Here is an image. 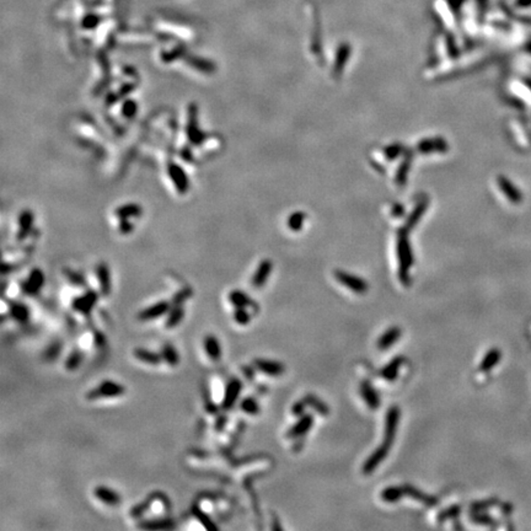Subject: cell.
<instances>
[{"mask_svg":"<svg viewBox=\"0 0 531 531\" xmlns=\"http://www.w3.org/2000/svg\"><path fill=\"white\" fill-rule=\"evenodd\" d=\"M124 392H126V389L119 382L113 381V380H104L95 389L88 391L86 397H88V400L114 398V397H119L124 395Z\"/></svg>","mask_w":531,"mask_h":531,"instance_id":"cell-1","label":"cell"},{"mask_svg":"<svg viewBox=\"0 0 531 531\" xmlns=\"http://www.w3.org/2000/svg\"><path fill=\"white\" fill-rule=\"evenodd\" d=\"M97 300H99V294L94 290H88L86 293H84L83 295L76 296V298L71 301V308H73L74 311L85 315V316H88V315L91 314L92 310H94Z\"/></svg>","mask_w":531,"mask_h":531,"instance_id":"cell-2","label":"cell"},{"mask_svg":"<svg viewBox=\"0 0 531 531\" xmlns=\"http://www.w3.org/2000/svg\"><path fill=\"white\" fill-rule=\"evenodd\" d=\"M334 277H336V279L342 284V286L351 289V290L354 291V293L363 294L368 290V288H369V286H368V283L364 281V279L359 278V277L352 276V274L347 273V272L336 271L334 272Z\"/></svg>","mask_w":531,"mask_h":531,"instance_id":"cell-3","label":"cell"},{"mask_svg":"<svg viewBox=\"0 0 531 531\" xmlns=\"http://www.w3.org/2000/svg\"><path fill=\"white\" fill-rule=\"evenodd\" d=\"M398 420H400V408L397 406L390 408L387 411L386 420H385V434L384 442L385 444L391 446L394 442L395 437H396V430L398 427Z\"/></svg>","mask_w":531,"mask_h":531,"instance_id":"cell-4","label":"cell"},{"mask_svg":"<svg viewBox=\"0 0 531 531\" xmlns=\"http://www.w3.org/2000/svg\"><path fill=\"white\" fill-rule=\"evenodd\" d=\"M241 391H243V382H241L240 379L233 377V379L229 380L225 387V392H224L221 407L224 410H231L235 406L236 401L239 400Z\"/></svg>","mask_w":531,"mask_h":531,"instance_id":"cell-5","label":"cell"},{"mask_svg":"<svg viewBox=\"0 0 531 531\" xmlns=\"http://www.w3.org/2000/svg\"><path fill=\"white\" fill-rule=\"evenodd\" d=\"M398 261H400V279L403 284H408V268L412 263V253H411L410 246L407 241H400L398 243Z\"/></svg>","mask_w":531,"mask_h":531,"instance_id":"cell-6","label":"cell"},{"mask_svg":"<svg viewBox=\"0 0 531 531\" xmlns=\"http://www.w3.org/2000/svg\"><path fill=\"white\" fill-rule=\"evenodd\" d=\"M171 309V304L166 300H161L159 303L153 304L149 308H145L144 310L138 314V319L140 321H152V320L159 319L166 315Z\"/></svg>","mask_w":531,"mask_h":531,"instance_id":"cell-7","label":"cell"},{"mask_svg":"<svg viewBox=\"0 0 531 531\" xmlns=\"http://www.w3.org/2000/svg\"><path fill=\"white\" fill-rule=\"evenodd\" d=\"M43 284H44V274L41 269L35 268L23 283L22 290L28 296H35L42 290Z\"/></svg>","mask_w":531,"mask_h":531,"instance_id":"cell-8","label":"cell"},{"mask_svg":"<svg viewBox=\"0 0 531 531\" xmlns=\"http://www.w3.org/2000/svg\"><path fill=\"white\" fill-rule=\"evenodd\" d=\"M390 448H391V446L382 442L381 445L367 459L365 464L363 465V473H364V475H370V473L381 464V461L386 459L387 454H389L390 451Z\"/></svg>","mask_w":531,"mask_h":531,"instance_id":"cell-9","label":"cell"},{"mask_svg":"<svg viewBox=\"0 0 531 531\" xmlns=\"http://www.w3.org/2000/svg\"><path fill=\"white\" fill-rule=\"evenodd\" d=\"M94 496L101 503L109 507H116L121 503V496L114 489L110 488L107 486H97L94 489Z\"/></svg>","mask_w":531,"mask_h":531,"instance_id":"cell-10","label":"cell"},{"mask_svg":"<svg viewBox=\"0 0 531 531\" xmlns=\"http://www.w3.org/2000/svg\"><path fill=\"white\" fill-rule=\"evenodd\" d=\"M253 364H255V367L257 368L261 373H263L265 375H268V376H281L284 373V370H286L284 365L282 364V363L276 362V360L258 358V359H255Z\"/></svg>","mask_w":531,"mask_h":531,"instance_id":"cell-11","label":"cell"},{"mask_svg":"<svg viewBox=\"0 0 531 531\" xmlns=\"http://www.w3.org/2000/svg\"><path fill=\"white\" fill-rule=\"evenodd\" d=\"M203 348H204L205 354L207 357L209 358L213 362H218L220 360L221 355H223V349L220 346V342L214 334H207L203 339Z\"/></svg>","mask_w":531,"mask_h":531,"instance_id":"cell-12","label":"cell"},{"mask_svg":"<svg viewBox=\"0 0 531 531\" xmlns=\"http://www.w3.org/2000/svg\"><path fill=\"white\" fill-rule=\"evenodd\" d=\"M402 488H403V493H405V496L411 497V498L416 499V501H418L420 503L424 504V506L435 507L438 504V499L437 498L429 496V494L423 493L422 491L417 489L416 487H413V486L403 485Z\"/></svg>","mask_w":531,"mask_h":531,"instance_id":"cell-13","label":"cell"},{"mask_svg":"<svg viewBox=\"0 0 531 531\" xmlns=\"http://www.w3.org/2000/svg\"><path fill=\"white\" fill-rule=\"evenodd\" d=\"M314 424V417L311 415H305L298 420V423L293 425L287 433L288 438H299L301 435H305L309 430L311 429Z\"/></svg>","mask_w":531,"mask_h":531,"instance_id":"cell-14","label":"cell"},{"mask_svg":"<svg viewBox=\"0 0 531 531\" xmlns=\"http://www.w3.org/2000/svg\"><path fill=\"white\" fill-rule=\"evenodd\" d=\"M403 362H405V358L402 357H396L381 369L380 372V376L382 377L386 381H395V380L398 377V372H400V368L402 367Z\"/></svg>","mask_w":531,"mask_h":531,"instance_id":"cell-15","label":"cell"},{"mask_svg":"<svg viewBox=\"0 0 531 531\" xmlns=\"http://www.w3.org/2000/svg\"><path fill=\"white\" fill-rule=\"evenodd\" d=\"M272 271V262L268 260H265L260 263L257 271L255 272L252 278V286L255 288H262L265 283L268 279L269 274Z\"/></svg>","mask_w":531,"mask_h":531,"instance_id":"cell-16","label":"cell"},{"mask_svg":"<svg viewBox=\"0 0 531 531\" xmlns=\"http://www.w3.org/2000/svg\"><path fill=\"white\" fill-rule=\"evenodd\" d=\"M360 392H362L363 398L367 402L368 407L372 410H376L380 406V397L377 395L376 390L369 384V381H363L360 385Z\"/></svg>","mask_w":531,"mask_h":531,"instance_id":"cell-17","label":"cell"},{"mask_svg":"<svg viewBox=\"0 0 531 531\" xmlns=\"http://www.w3.org/2000/svg\"><path fill=\"white\" fill-rule=\"evenodd\" d=\"M133 355H134L138 360L149 365H159L160 363L162 362L161 354L149 351V349L147 348H142V347L135 348L134 351H133Z\"/></svg>","mask_w":531,"mask_h":531,"instance_id":"cell-18","label":"cell"},{"mask_svg":"<svg viewBox=\"0 0 531 531\" xmlns=\"http://www.w3.org/2000/svg\"><path fill=\"white\" fill-rule=\"evenodd\" d=\"M401 333H402V332H401L400 327L395 326L389 329L380 337L379 341H377V348H379L380 351H386V349H389L390 347H392L398 341V338L401 337Z\"/></svg>","mask_w":531,"mask_h":531,"instance_id":"cell-19","label":"cell"},{"mask_svg":"<svg viewBox=\"0 0 531 531\" xmlns=\"http://www.w3.org/2000/svg\"><path fill=\"white\" fill-rule=\"evenodd\" d=\"M229 301L235 308H253L257 309V304L243 290H233L229 294Z\"/></svg>","mask_w":531,"mask_h":531,"instance_id":"cell-20","label":"cell"},{"mask_svg":"<svg viewBox=\"0 0 531 531\" xmlns=\"http://www.w3.org/2000/svg\"><path fill=\"white\" fill-rule=\"evenodd\" d=\"M97 273V279H99L100 283V290H101L102 295L107 296L111 293V276H110V269L106 265L101 263L100 266H97L96 269Z\"/></svg>","mask_w":531,"mask_h":531,"instance_id":"cell-21","label":"cell"},{"mask_svg":"<svg viewBox=\"0 0 531 531\" xmlns=\"http://www.w3.org/2000/svg\"><path fill=\"white\" fill-rule=\"evenodd\" d=\"M185 317V310L181 305H174V308L170 309L167 312L166 320H165V329L172 330L181 324V321Z\"/></svg>","mask_w":531,"mask_h":531,"instance_id":"cell-22","label":"cell"},{"mask_svg":"<svg viewBox=\"0 0 531 531\" xmlns=\"http://www.w3.org/2000/svg\"><path fill=\"white\" fill-rule=\"evenodd\" d=\"M174 526L175 521L172 519H153V520H144L139 524V528L144 530H167Z\"/></svg>","mask_w":531,"mask_h":531,"instance_id":"cell-23","label":"cell"},{"mask_svg":"<svg viewBox=\"0 0 531 531\" xmlns=\"http://www.w3.org/2000/svg\"><path fill=\"white\" fill-rule=\"evenodd\" d=\"M10 316L19 324H25L30 319V309L22 303H14L10 308Z\"/></svg>","mask_w":531,"mask_h":531,"instance_id":"cell-24","label":"cell"},{"mask_svg":"<svg viewBox=\"0 0 531 531\" xmlns=\"http://www.w3.org/2000/svg\"><path fill=\"white\" fill-rule=\"evenodd\" d=\"M160 354H161L162 360L169 365H171V367H176L180 363V354L171 343H165L162 346Z\"/></svg>","mask_w":531,"mask_h":531,"instance_id":"cell-25","label":"cell"},{"mask_svg":"<svg viewBox=\"0 0 531 531\" xmlns=\"http://www.w3.org/2000/svg\"><path fill=\"white\" fill-rule=\"evenodd\" d=\"M304 401H305V403L309 406V407L314 408V410L316 411L317 413H320L321 416H327L330 413L329 406H327L324 401L320 400L319 397L314 396V395H311V394L306 395V396L304 397Z\"/></svg>","mask_w":531,"mask_h":531,"instance_id":"cell-26","label":"cell"},{"mask_svg":"<svg viewBox=\"0 0 531 531\" xmlns=\"http://www.w3.org/2000/svg\"><path fill=\"white\" fill-rule=\"evenodd\" d=\"M405 496L403 493L402 486L401 487H396V486H390L387 488H385L381 492V499L386 503H396L397 501H400L402 497Z\"/></svg>","mask_w":531,"mask_h":531,"instance_id":"cell-27","label":"cell"},{"mask_svg":"<svg viewBox=\"0 0 531 531\" xmlns=\"http://www.w3.org/2000/svg\"><path fill=\"white\" fill-rule=\"evenodd\" d=\"M83 359H84L83 352L79 351V349H74V351L71 352L70 354H69L68 358L66 359L64 367H66V370H70V372H73V370L78 369V368L80 367Z\"/></svg>","mask_w":531,"mask_h":531,"instance_id":"cell-28","label":"cell"},{"mask_svg":"<svg viewBox=\"0 0 531 531\" xmlns=\"http://www.w3.org/2000/svg\"><path fill=\"white\" fill-rule=\"evenodd\" d=\"M240 408L246 415L256 416L260 413V405H258L257 400L253 398V397H245V398L241 401Z\"/></svg>","mask_w":531,"mask_h":531,"instance_id":"cell-29","label":"cell"},{"mask_svg":"<svg viewBox=\"0 0 531 531\" xmlns=\"http://www.w3.org/2000/svg\"><path fill=\"white\" fill-rule=\"evenodd\" d=\"M234 320H235L236 324L245 326L251 321V315L246 310V308H236L235 311H234Z\"/></svg>","mask_w":531,"mask_h":531,"instance_id":"cell-30","label":"cell"},{"mask_svg":"<svg viewBox=\"0 0 531 531\" xmlns=\"http://www.w3.org/2000/svg\"><path fill=\"white\" fill-rule=\"evenodd\" d=\"M460 511H461V507L460 506L449 507L448 509L442 510V513L438 515V521H439V523H442V521L448 520V519H455L456 516L460 514Z\"/></svg>","mask_w":531,"mask_h":531,"instance_id":"cell-31","label":"cell"},{"mask_svg":"<svg viewBox=\"0 0 531 531\" xmlns=\"http://www.w3.org/2000/svg\"><path fill=\"white\" fill-rule=\"evenodd\" d=\"M61 351L62 344L59 343V342H54V343L49 344L46 351H44V358H46L47 360H54L58 357V354L61 353Z\"/></svg>","mask_w":531,"mask_h":531,"instance_id":"cell-32","label":"cell"},{"mask_svg":"<svg viewBox=\"0 0 531 531\" xmlns=\"http://www.w3.org/2000/svg\"><path fill=\"white\" fill-rule=\"evenodd\" d=\"M497 360H498V352L497 351L489 352V353L486 355L485 359H483L482 364H481V370L491 369V368L496 364Z\"/></svg>","mask_w":531,"mask_h":531,"instance_id":"cell-33","label":"cell"},{"mask_svg":"<svg viewBox=\"0 0 531 531\" xmlns=\"http://www.w3.org/2000/svg\"><path fill=\"white\" fill-rule=\"evenodd\" d=\"M190 296H191V290L190 289H185V290H182L181 293H178L176 296H175L172 303H174V305H181V304H182L186 299L190 298Z\"/></svg>","mask_w":531,"mask_h":531,"instance_id":"cell-34","label":"cell"},{"mask_svg":"<svg viewBox=\"0 0 531 531\" xmlns=\"http://www.w3.org/2000/svg\"><path fill=\"white\" fill-rule=\"evenodd\" d=\"M306 406H308V405H306L305 401H304V400L301 401V402L295 403V405H294V407H293V415H294V416H300V415H303L304 411H305V407H306Z\"/></svg>","mask_w":531,"mask_h":531,"instance_id":"cell-35","label":"cell"},{"mask_svg":"<svg viewBox=\"0 0 531 531\" xmlns=\"http://www.w3.org/2000/svg\"><path fill=\"white\" fill-rule=\"evenodd\" d=\"M69 274H70V276H68L69 279L73 281L75 284H81L84 282L83 278H81L80 276H78V274H75V273H69Z\"/></svg>","mask_w":531,"mask_h":531,"instance_id":"cell-36","label":"cell"}]
</instances>
